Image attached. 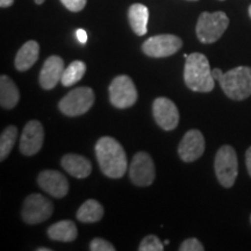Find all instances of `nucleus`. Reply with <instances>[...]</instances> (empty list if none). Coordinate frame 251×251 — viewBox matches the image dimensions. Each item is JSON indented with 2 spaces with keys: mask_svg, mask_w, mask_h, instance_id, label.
Instances as JSON below:
<instances>
[{
  "mask_svg": "<svg viewBox=\"0 0 251 251\" xmlns=\"http://www.w3.org/2000/svg\"><path fill=\"white\" fill-rule=\"evenodd\" d=\"M153 118L159 127L164 130H174L179 124V112L172 100L161 97L153 101Z\"/></svg>",
  "mask_w": 251,
  "mask_h": 251,
  "instance_id": "nucleus-11",
  "label": "nucleus"
},
{
  "mask_svg": "<svg viewBox=\"0 0 251 251\" xmlns=\"http://www.w3.org/2000/svg\"><path fill=\"white\" fill-rule=\"evenodd\" d=\"M90 250L92 251H115V247L103 238L97 237L91 241Z\"/></svg>",
  "mask_w": 251,
  "mask_h": 251,
  "instance_id": "nucleus-25",
  "label": "nucleus"
},
{
  "mask_svg": "<svg viewBox=\"0 0 251 251\" xmlns=\"http://www.w3.org/2000/svg\"><path fill=\"white\" fill-rule=\"evenodd\" d=\"M215 175L224 187H231L238 175L237 155L233 147L222 146L218 150L214 161Z\"/></svg>",
  "mask_w": 251,
  "mask_h": 251,
  "instance_id": "nucleus-5",
  "label": "nucleus"
},
{
  "mask_svg": "<svg viewBox=\"0 0 251 251\" xmlns=\"http://www.w3.org/2000/svg\"><path fill=\"white\" fill-rule=\"evenodd\" d=\"M52 212L54 205L48 198L42 194H30L25 200L21 216L28 225H39L48 220Z\"/></svg>",
  "mask_w": 251,
  "mask_h": 251,
  "instance_id": "nucleus-7",
  "label": "nucleus"
},
{
  "mask_svg": "<svg viewBox=\"0 0 251 251\" xmlns=\"http://www.w3.org/2000/svg\"><path fill=\"white\" fill-rule=\"evenodd\" d=\"M86 71V64L81 61H74L67 69H64L62 75L61 83L64 86H71L78 83Z\"/></svg>",
  "mask_w": 251,
  "mask_h": 251,
  "instance_id": "nucleus-22",
  "label": "nucleus"
},
{
  "mask_svg": "<svg viewBox=\"0 0 251 251\" xmlns=\"http://www.w3.org/2000/svg\"><path fill=\"white\" fill-rule=\"evenodd\" d=\"M183 47V41L180 37L172 35V34H162L149 37L143 43V52L149 57L161 58L175 55Z\"/></svg>",
  "mask_w": 251,
  "mask_h": 251,
  "instance_id": "nucleus-9",
  "label": "nucleus"
},
{
  "mask_svg": "<svg viewBox=\"0 0 251 251\" xmlns=\"http://www.w3.org/2000/svg\"><path fill=\"white\" fill-rule=\"evenodd\" d=\"M250 221H251V215H250Z\"/></svg>",
  "mask_w": 251,
  "mask_h": 251,
  "instance_id": "nucleus-36",
  "label": "nucleus"
},
{
  "mask_svg": "<svg viewBox=\"0 0 251 251\" xmlns=\"http://www.w3.org/2000/svg\"><path fill=\"white\" fill-rule=\"evenodd\" d=\"M103 216V207L97 200L89 199L79 207L77 212V219L84 224L98 222Z\"/></svg>",
  "mask_w": 251,
  "mask_h": 251,
  "instance_id": "nucleus-21",
  "label": "nucleus"
},
{
  "mask_svg": "<svg viewBox=\"0 0 251 251\" xmlns=\"http://www.w3.org/2000/svg\"><path fill=\"white\" fill-rule=\"evenodd\" d=\"M51 249H49V248H39L37 251H50Z\"/></svg>",
  "mask_w": 251,
  "mask_h": 251,
  "instance_id": "nucleus-32",
  "label": "nucleus"
},
{
  "mask_svg": "<svg viewBox=\"0 0 251 251\" xmlns=\"http://www.w3.org/2000/svg\"><path fill=\"white\" fill-rule=\"evenodd\" d=\"M45 140V130L40 121L31 120L25 126L20 139V151L25 156H34L40 151Z\"/></svg>",
  "mask_w": 251,
  "mask_h": 251,
  "instance_id": "nucleus-12",
  "label": "nucleus"
},
{
  "mask_svg": "<svg viewBox=\"0 0 251 251\" xmlns=\"http://www.w3.org/2000/svg\"><path fill=\"white\" fill-rule=\"evenodd\" d=\"M228 26L229 18L225 12H202L198 19L197 36L200 42L205 45L214 43L224 35Z\"/></svg>",
  "mask_w": 251,
  "mask_h": 251,
  "instance_id": "nucleus-4",
  "label": "nucleus"
},
{
  "mask_svg": "<svg viewBox=\"0 0 251 251\" xmlns=\"http://www.w3.org/2000/svg\"><path fill=\"white\" fill-rule=\"evenodd\" d=\"M17 136L18 129L15 126H9L2 131L0 136V161H5L6 157L11 153L17 141Z\"/></svg>",
  "mask_w": 251,
  "mask_h": 251,
  "instance_id": "nucleus-23",
  "label": "nucleus"
},
{
  "mask_svg": "<svg viewBox=\"0 0 251 251\" xmlns=\"http://www.w3.org/2000/svg\"><path fill=\"white\" fill-rule=\"evenodd\" d=\"M20 99V93L17 85L8 76L0 77V105L2 108L11 109L17 106Z\"/></svg>",
  "mask_w": 251,
  "mask_h": 251,
  "instance_id": "nucleus-20",
  "label": "nucleus"
},
{
  "mask_svg": "<svg viewBox=\"0 0 251 251\" xmlns=\"http://www.w3.org/2000/svg\"><path fill=\"white\" fill-rule=\"evenodd\" d=\"M48 236L54 241L61 242H72L78 236V230L75 222L70 220H63L50 226L48 229Z\"/></svg>",
  "mask_w": 251,
  "mask_h": 251,
  "instance_id": "nucleus-19",
  "label": "nucleus"
},
{
  "mask_svg": "<svg viewBox=\"0 0 251 251\" xmlns=\"http://www.w3.org/2000/svg\"><path fill=\"white\" fill-rule=\"evenodd\" d=\"M246 163H247L248 172H249V175L251 177V147L247 150V152H246Z\"/></svg>",
  "mask_w": 251,
  "mask_h": 251,
  "instance_id": "nucleus-29",
  "label": "nucleus"
},
{
  "mask_svg": "<svg viewBox=\"0 0 251 251\" xmlns=\"http://www.w3.org/2000/svg\"><path fill=\"white\" fill-rule=\"evenodd\" d=\"M179 250L180 251H203L205 250V248L200 242L199 240H197V238L194 237H191V238H187V240H185L183 243H181V246L179 247Z\"/></svg>",
  "mask_w": 251,
  "mask_h": 251,
  "instance_id": "nucleus-26",
  "label": "nucleus"
},
{
  "mask_svg": "<svg viewBox=\"0 0 251 251\" xmlns=\"http://www.w3.org/2000/svg\"><path fill=\"white\" fill-rule=\"evenodd\" d=\"M128 19L131 29L136 35L143 36L147 34V25L149 20V11L147 6L134 4L128 9Z\"/></svg>",
  "mask_w": 251,
  "mask_h": 251,
  "instance_id": "nucleus-18",
  "label": "nucleus"
},
{
  "mask_svg": "<svg viewBox=\"0 0 251 251\" xmlns=\"http://www.w3.org/2000/svg\"><path fill=\"white\" fill-rule=\"evenodd\" d=\"M129 176L136 186H149L155 180V165L149 153L140 151L135 153L129 166Z\"/></svg>",
  "mask_w": 251,
  "mask_h": 251,
  "instance_id": "nucleus-10",
  "label": "nucleus"
},
{
  "mask_svg": "<svg viewBox=\"0 0 251 251\" xmlns=\"http://www.w3.org/2000/svg\"><path fill=\"white\" fill-rule=\"evenodd\" d=\"M46 0H35V2L37 5H41V4H43V2H45Z\"/></svg>",
  "mask_w": 251,
  "mask_h": 251,
  "instance_id": "nucleus-33",
  "label": "nucleus"
},
{
  "mask_svg": "<svg viewBox=\"0 0 251 251\" xmlns=\"http://www.w3.org/2000/svg\"><path fill=\"white\" fill-rule=\"evenodd\" d=\"M39 186L54 198H64L69 192L67 177L55 170H45L37 178Z\"/></svg>",
  "mask_w": 251,
  "mask_h": 251,
  "instance_id": "nucleus-14",
  "label": "nucleus"
},
{
  "mask_svg": "<svg viewBox=\"0 0 251 251\" xmlns=\"http://www.w3.org/2000/svg\"><path fill=\"white\" fill-rule=\"evenodd\" d=\"M76 35H77V39H78V41H79L80 43H86V41H87V33L84 29H78L77 31H76Z\"/></svg>",
  "mask_w": 251,
  "mask_h": 251,
  "instance_id": "nucleus-28",
  "label": "nucleus"
},
{
  "mask_svg": "<svg viewBox=\"0 0 251 251\" xmlns=\"http://www.w3.org/2000/svg\"><path fill=\"white\" fill-rule=\"evenodd\" d=\"M40 55V46L36 41H28L19 49L15 56V68L19 71H27L35 64Z\"/></svg>",
  "mask_w": 251,
  "mask_h": 251,
  "instance_id": "nucleus-17",
  "label": "nucleus"
},
{
  "mask_svg": "<svg viewBox=\"0 0 251 251\" xmlns=\"http://www.w3.org/2000/svg\"><path fill=\"white\" fill-rule=\"evenodd\" d=\"M13 2L14 0H0V6H1V8H6L13 5Z\"/></svg>",
  "mask_w": 251,
  "mask_h": 251,
  "instance_id": "nucleus-30",
  "label": "nucleus"
},
{
  "mask_svg": "<svg viewBox=\"0 0 251 251\" xmlns=\"http://www.w3.org/2000/svg\"><path fill=\"white\" fill-rule=\"evenodd\" d=\"M94 92L90 87H78L70 91L58 103L59 111L68 117H79L89 112L94 103Z\"/></svg>",
  "mask_w": 251,
  "mask_h": 251,
  "instance_id": "nucleus-6",
  "label": "nucleus"
},
{
  "mask_svg": "<svg viewBox=\"0 0 251 251\" xmlns=\"http://www.w3.org/2000/svg\"><path fill=\"white\" fill-rule=\"evenodd\" d=\"M64 61L59 56H50L46 59L40 72V85L45 90H51L62 79Z\"/></svg>",
  "mask_w": 251,
  "mask_h": 251,
  "instance_id": "nucleus-15",
  "label": "nucleus"
},
{
  "mask_svg": "<svg viewBox=\"0 0 251 251\" xmlns=\"http://www.w3.org/2000/svg\"><path fill=\"white\" fill-rule=\"evenodd\" d=\"M219 83L228 98L244 100L251 96V68L238 67L221 75Z\"/></svg>",
  "mask_w": 251,
  "mask_h": 251,
  "instance_id": "nucleus-3",
  "label": "nucleus"
},
{
  "mask_svg": "<svg viewBox=\"0 0 251 251\" xmlns=\"http://www.w3.org/2000/svg\"><path fill=\"white\" fill-rule=\"evenodd\" d=\"M184 80L188 89L194 92H211L215 86L209 62L203 54L193 52L185 62Z\"/></svg>",
  "mask_w": 251,
  "mask_h": 251,
  "instance_id": "nucleus-2",
  "label": "nucleus"
},
{
  "mask_svg": "<svg viewBox=\"0 0 251 251\" xmlns=\"http://www.w3.org/2000/svg\"><path fill=\"white\" fill-rule=\"evenodd\" d=\"M221 1H224V0H221Z\"/></svg>",
  "mask_w": 251,
  "mask_h": 251,
  "instance_id": "nucleus-37",
  "label": "nucleus"
},
{
  "mask_svg": "<svg viewBox=\"0 0 251 251\" xmlns=\"http://www.w3.org/2000/svg\"><path fill=\"white\" fill-rule=\"evenodd\" d=\"M205 151V139L201 131L197 129L188 130L180 141L178 153L184 162L191 163L197 161Z\"/></svg>",
  "mask_w": 251,
  "mask_h": 251,
  "instance_id": "nucleus-13",
  "label": "nucleus"
},
{
  "mask_svg": "<svg viewBox=\"0 0 251 251\" xmlns=\"http://www.w3.org/2000/svg\"><path fill=\"white\" fill-rule=\"evenodd\" d=\"M96 153L103 175L118 179L126 174L127 156L117 140L109 136L101 137L96 144Z\"/></svg>",
  "mask_w": 251,
  "mask_h": 251,
  "instance_id": "nucleus-1",
  "label": "nucleus"
},
{
  "mask_svg": "<svg viewBox=\"0 0 251 251\" xmlns=\"http://www.w3.org/2000/svg\"><path fill=\"white\" fill-rule=\"evenodd\" d=\"M61 164L63 169L69 172L72 177L79 178V179L89 177L92 172V164L89 159L76 153H68L63 156Z\"/></svg>",
  "mask_w": 251,
  "mask_h": 251,
  "instance_id": "nucleus-16",
  "label": "nucleus"
},
{
  "mask_svg": "<svg viewBox=\"0 0 251 251\" xmlns=\"http://www.w3.org/2000/svg\"><path fill=\"white\" fill-rule=\"evenodd\" d=\"M222 74H224V72L220 70V69H214V70H212L213 78H214V79H216V80H219V78L221 77Z\"/></svg>",
  "mask_w": 251,
  "mask_h": 251,
  "instance_id": "nucleus-31",
  "label": "nucleus"
},
{
  "mask_svg": "<svg viewBox=\"0 0 251 251\" xmlns=\"http://www.w3.org/2000/svg\"><path fill=\"white\" fill-rule=\"evenodd\" d=\"M87 0H61L63 5L71 12H80L85 7Z\"/></svg>",
  "mask_w": 251,
  "mask_h": 251,
  "instance_id": "nucleus-27",
  "label": "nucleus"
},
{
  "mask_svg": "<svg viewBox=\"0 0 251 251\" xmlns=\"http://www.w3.org/2000/svg\"><path fill=\"white\" fill-rule=\"evenodd\" d=\"M140 251H163L164 244L155 235H148L142 240L139 247Z\"/></svg>",
  "mask_w": 251,
  "mask_h": 251,
  "instance_id": "nucleus-24",
  "label": "nucleus"
},
{
  "mask_svg": "<svg viewBox=\"0 0 251 251\" xmlns=\"http://www.w3.org/2000/svg\"><path fill=\"white\" fill-rule=\"evenodd\" d=\"M188 1H198V0H188Z\"/></svg>",
  "mask_w": 251,
  "mask_h": 251,
  "instance_id": "nucleus-35",
  "label": "nucleus"
},
{
  "mask_svg": "<svg viewBox=\"0 0 251 251\" xmlns=\"http://www.w3.org/2000/svg\"><path fill=\"white\" fill-rule=\"evenodd\" d=\"M109 100L117 108H128L137 101V91L130 77L122 75L109 85Z\"/></svg>",
  "mask_w": 251,
  "mask_h": 251,
  "instance_id": "nucleus-8",
  "label": "nucleus"
},
{
  "mask_svg": "<svg viewBox=\"0 0 251 251\" xmlns=\"http://www.w3.org/2000/svg\"><path fill=\"white\" fill-rule=\"evenodd\" d=\"M249 15H250V18H251V5L249 6Z\"/></svg>",
  "mask_w": 251,
  "mask_h": 251,
  "instance_id": "nucleus-34",
  "label": "nucleus"
}]
</instances>
